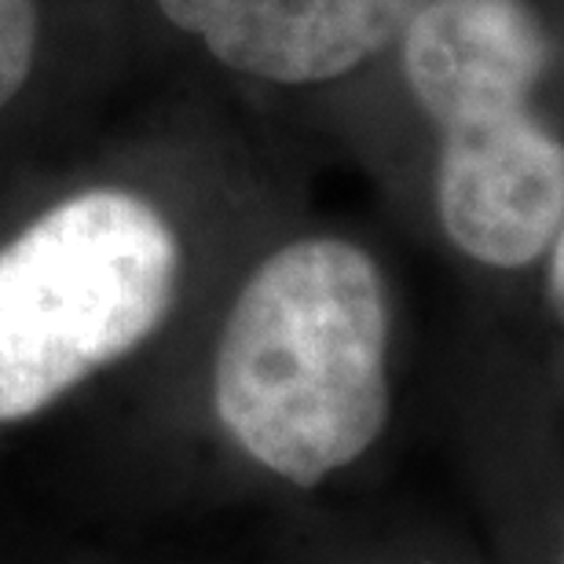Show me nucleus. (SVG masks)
Returning a JSON list of instances; mask_svg holds the SVG:
<instances>
[{
	"label": "nucleus",
	"instance_id": "1",
	"mask_svg": "<svg viewBox=\"0 0 564 564\" xmlns=\"http://www.w3.org/2000/svg\"><path fill=\"white\" fill-rule=\"evenodd\" d=\"M386 63L422 126L447 250L535 275L564 213V0H425Z\"/></svg>",
	"mask_w": 564,
	"mask_h": 564
},
{
	"label": "nucleus",
	"instance_id": "2",
	"mask_svg": "<svg viewBox=\"0 0 564 564\" xmlns=\"http://www.w3.org/2000/svg\"><path fill=\"white\" fill-rule=\"evenodd\" d=\"M389 282L341 235H301L253 268L217 345L213 403L275 477L315 488L389 425Z\"/></svg>",
	"mask_w": 564,
	"mask_h": 564
},
{
	"label": "nucleus",
	"instance_id": "3",
	"mask_svg": "<svg viewBox=\"0 0 564 564\" xmlns=\"http://www.w3.org/2000/svg\"><path fill=\"white\" fill-rule=\"evenodd\" d=\"M180 250L151 202L96 187L0 250V422L129 356L173 308Z\"/></svg>",
	"mask_w": 564,
	"mask_h": 564
},
{
	"label": "nucleus",
	"instance_id": "4",
	"mask_svg": "<svg viewBox=\"0 0 564 564\" xmlns=\"http://www.w3.org/2000/svg\"><path fill=\"white\" fill-rule=\"evenodd\" d=\"M176 30L261 85H337L386 63L425 0H154Z\"/></svg>",
	"mask_w": 564,
	"mask_h": 564
},
{
	"label": "nucleus",
	"instance_id": "5",
	"mask_svg": "<svg viewBox=\"0 0 564 564\" xmlns=\"http://www.w3.org/2000/svg\"><path fill=\"white\" fill-rule=\"evenodd\" d=\"M37 52V4L0 0V107L22 93Z\"/></svg>",
	"mask_w": 564,
	"mask_h": 564
},
{
	"label": "nucleus",
	"instance_id": "6",
	"mask_svg": "<svg viewBox=\"0 0 564 564\" xmlns=\"http://www.w3.org/2000/svg\"><path fill=\"white\" fill-rule=\"evenodd\" d=\"M535 282H539V297H543V308L554 323V330L564 337V213H561V224L550 239L543 261L535 268Z\"/></svg>",
	"mask_w": 564,
	"mask_h": 564
},
{
	"label": "nucleus",
	"instance_id": "7",
	"mask_svg": "<svg viewBox=\"0 0 564 564\" xmlns=\"http://www.w3.org/2000/svg\"><path fill=\"white\" fill-rule=\"evenodd\" d=\"M561 564H564V554H561Z\"/></svg>",
	"mask_w": 564,
	"mask_h": 564
}]
</instances>
